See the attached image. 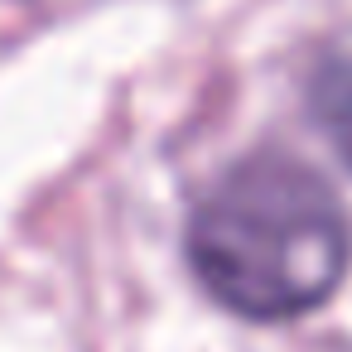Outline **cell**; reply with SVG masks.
<instances>
[{"instance_id":"1","label":"cell","mask_w":352,"mask_h":352,"mask_svg":"<svg viewBox=\"0 0 352 352\" xmlns=\"http://www.w3.org/2000/svg\"><path fill=\"white\" fill-rule=\"evenodd\" d=\"M198 289L241 323H294L352 270V217L323 169L265 145L208 179L184 217Z\"/></svg>"},{"instance_id":"2","label":"cell","mask_w":352,"mask_h":352,"mask_svg":"<svg viewBox=\"0 0 352 352\" xmlns=\"http://www.w3.org/2000/svg\"><path fill=\"white\" fill-rule=\"evenodd\" d=\"M304 107L328 150L352 169V25L318 49L304 78Z\"/></svg>"}]
</instances>
